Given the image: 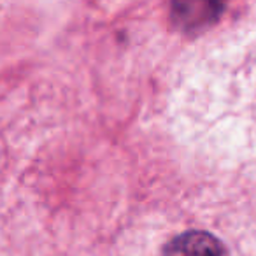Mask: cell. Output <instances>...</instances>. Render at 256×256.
<instances>
[{
  "label": "cell",
  "instance_id": "1",
  "mask_svg": "<svg viewBox=\"0 0 256 256\" xmlns=\"http://www.w3.org/2000/svg\"><path fill=\"white\" fill-rule=\"evenodd\" d=\"M224 9V0H172V25L181 32L195 36L220 20Z\"/></svg>",
  "mask_w": 256,
  "mask_h": 256
},
{
  "label": "cell",
  "instance_id": "2",
  "mask_svg": "<svg viewBox=\"0 0 256 256\" xmlns=\"http://www.w3.org/2000/svg\"><path fill=\"white\" fill-rule=\"evenodd\" d=\"M165 256H226V249L207 232H186L165 249Z\"/></svg>",
  "mask_w": 256,
  "mask_h": 256
}]
</instances>
